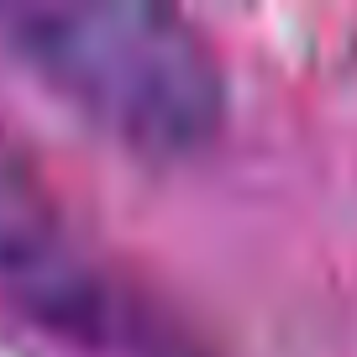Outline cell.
<instances>
[{"label": "cell", "instance_id": "3957f363", "mask_svg": "<svg viewBox=\"0 0 357 357\" xmlns=\"http://www.w3.org/2000/svg\"><path fill=\"white\" fill-rule=\"evenodd\" d=\"M153 357H195V352H184V347H158Z\"/></svg>", "mask_w": 357, "mask_h": 357}, {"label": "cell", "instance_id": "7a4b0ae2", "mask_svg": "<svg viewBox=\"0 0 357 357\" xmlns=\"http://www.w3.org/2000/svg\"><path fill=\"white\" fill-rule=\"evenodd\" d=\"M0 300L74 342H100L116 321L111 289L79 231L11 153H0Z\"/></svg>", "mask_w": 357, "mask_h": 357}, {"label": "cell", "instance_id": "6da1fadb", "mask_svg": "<svg viewBox=\"0 0 357 357\" xmlns=\"http://www.w3.org/2000/svg\"><path fill=\"white\" fill-rule=\"evenodd\" d=\"M0 43L132 153H195L221 121L226 79L215 47L174 6L6 0Z\"/></svg>", "mask_w": 357, "mask_h": 357}]
</instances>
